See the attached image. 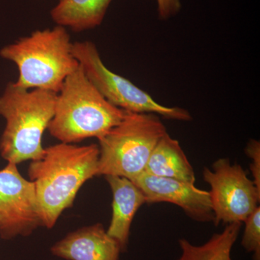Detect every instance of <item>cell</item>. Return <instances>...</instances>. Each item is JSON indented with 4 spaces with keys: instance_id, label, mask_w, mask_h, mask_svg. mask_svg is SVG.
Instances as JSON below:
<instances>
[{
    "instance_id": "e0dca14e",
    "label": "cell",
    "mask_w": 260,
    "mask_h": 260,
    "mask_svg": "<svg viewBox=\"0 0 260 260\" xmlns=\"http://www.w3.org/2000/svg\"><path fill=\"white\" fill-rule=\"evenodd\" d=\"M159 18L168 20L181 10V0H156Z\"/></svg>"
},
{
    "instance_id": "6da1fadb",
    "label": "cell",
    "mask_w": 260,
    "mask_h": 260,
    "mask_svg": "<svg viewBox=\"0 0 260 260\" xmlns=\"http://www.w3.org/2000/svg\"><path fill=\"white\" fill-rule=\"evenodd\" d=\"M99 159V145L61 143L45 148L42 158L31 160L28 176L35 185L44 226L54 227L84 183L98 175Z\"/></svg>"
},
{
    "instance_id": "2e32d148",
    "label": "cell",
    "mask_w": 260,
    "mask_h": 260,
    "mask_svg": "<svg viewBox=\"0 0 260 260\" xmlns=\"http://www.w3.org/2000/svg\"><path fill=\"white\" fill-rule=\"evenodd\" d=\"M245 152L251 159L250 171L256 187L260 191V143L258 140L251 139L246 145Z\"/></svg>"
},
{
    "instance_id": "7c38bea8",
    "label": "cell",
    "mask_w": 260,
    "mask_h": 260,
    "mask_svg": "<svg viewBox=\"0 0 260 260\" xmlns=\"http://www.w3.org/2000/svg\"><path fill=\"white\" fill-rule=\"evenodd\" d=\"M157 177L173 178L194 184V169L178 140L168 133L153 149L145 172Z\"/></svg>"
},
{
    "instance_id": "5b68a950",
    "label": "cell",
    "mask_w": 260,
    "mask_h": 260,
    "mask_svg": "<svg viewBox=\"0 0 260 260\" xmlns=\"http://www.w3.org/2000/svg\"><path fill=\"white\" fill-rule=\"evenodd\" d=\"M167 133L157 114L126 112L121 122L99 140L98 175L134 180L145 172L153 149Z\"/></svg>"
},
{
    "instance_id": "9a60e30c",
    "label": "cell",
    "mask_w": 260,
    "mask_h": 260,
    "mask_svg": "<svg viewBox=\"0 0 260 260\" xmlns=\"http://www.w3.org/2000/svg\"><path fill=\"white\" fill-rule=\"evenodd\" d=\"M242 244L248 252L254 253L253 259L260 260V208L258 206L248 216Z\"/></svg>"
},
{
    "instance_id": "7a4b0ae2",
    "label": "cell",
    "mask_w": 260,
    "mask_h": 260,
    "mask_svg": "<svg viewBox=\"0 0 260 260\" xmlns=\"http://www.w3.org/2000/svg\"><path fill=\"white\" fill-rule=\"evenodd\" d=\"M125 113L103 96L79 65L57 93L54 116L47 129L61 143L100 140L121 122Z\"/></svg>"
},
{
    "instance_id": "ba28073f",
    "label": "cell",
    "mask_w": 260,
    "mask_h": 260,
    "mask_svg": "<svg viewBox=\"0 0 260 260\" xmlns=\"http://www.w3.org/2000/svg\"><path fill=\"white\" fill-rule=\"evenodd\" d=\"M44 226L34 183L22 177L17 164L0 171V237H28Z\"/></svg>"
},
{
    "instance_id": "8fae6325",
    "label": "cell",
    "mask_w": 260,
    "mask_h": 260,
    "mask_svg": "<svg viewBox=\"0 0 260 260\" xmlns=\"http://www.w3.org/2000/svg\"><path fill=\"white\" fill-rule=\"evenodd\" d=\"M105 177L113 194L112 220L107 232L124 251L129 241L133 218L146 200L142 191L129 179L113 175Z\"/></svg>"
},
{
    "instance_id": "4fadbf2b",
    "label": "cell",
    "mask_w": 260,
    "mask_h": 260,
    "mask_svg": "<svg viewBox=\"0 0 260 260\" xmlns=\"http://www.w3.org/2000/svg\"><path fill=\"white\" fill-rule=\"evenodd\" d=\"M112 0H59L51 17L58 25L81 32L96 28L104 20Z\"/></svg>"
},
{
    "instance_id": "277c9868",
    "label": "cell",
    "mask_w": 260,
    "mask_h": 260,
    "mask_svg": "<svg viewBox=\"0 0 260 260\" xmlns=\"http://www.w3.org/2000/svg\"><path fill=\"white\" fill-rule=\"evenodd\" d=\"M72 48L68 30L57 25L36 30L5 46L0 50V56L18 67V79L15 83L18 86L58 93L65 79L80 65Z\"/></svg>"
},
{
    "instance_id": "5bb4252c",
    "label": "cell",
    "mask_w": 260,
    "mask_h": 260,
    "mask_svg": "<svg viewBox=\"0 0 260 260\" xmlns=\"http://www.w3.org/2000/svg\"><path fill=\"white\" fill-rule=\"evenodd\" d=\"M242 224H227L223 232L214 234L203 245H193L186 239H181L179 242L181 254L178 260H232L231 253Z\"/></svg>"
},
{
    "instance_id": "8992f818",
    "label": "cell",
    "mask_w": 260,
    "mask_h": 260,
    "mask_svg": "<svg viewBox=\"0 0 260 260\" xmlns=\"http://www.w3.org/2000/svg\"><path fill=\"white\" fill-rule=\"evenodd\" d=\"M72 49L88 79L112 105L126 112L155 114L172 120H191L190 113L186 109L158 104L130 80L108 69L93 42L73 43Z\"/></svg>"
},
{
    "instance_id": "9c48e42d",
    "label": "cell",
    "mask_w": 260,
    "mask_h": 260,
    "mask_svg": "<svg viewBox=\"0 0 260 260\" xmlns=\"http://www.w3.org/2000/svg\"><path fill=\"white\" fill-rule=\"evenodd\" d=\"M144 194L146 203H172L199 222L214 221L209 191L202 190L194 184L142 173L132 181Z\"/></svg>"
},
{
    "instance_id": "30bf717a",
    "label": "cell",
    "mask_w": 260,
    "mask_h": 260,
    "mask_svg": "<svg viewBox=\"0 0 260 260\" xmlns=\"http://www.w3.org/2000/svg\"><path fill=\"white\" fill-rule=\"evenodd\" d=\"M51 251L67 260H119L121 249L102 224L96 223L70 233Z\"/></svg>"
},
{
    "instance_id": "3957f363",
    "label": "cell",
    "mask_w": 260,
    "mask_h": 260,
    "mask_svg": "<svg viewBox=\"0 0 260 260\" xmlns=\"http://www.w3.org/2000/svg\"><path fill=\"white\" fill-rule=\"evenodd\" d=\"M57 93L42 89L7 85L0 96V116L6 125L0 138V154L8 162L18 165L42 158L44 132L54 114Z\"/></svg>"
},
{
    "instance_id": "52a82bcc",
    "label": "cell",
    "mask_w": 260,
    "mask_h": 260,
    "mask_svg": "<svg viewBox=\"0 0 260 260\" xmlns=\"http://www.w3.org/2000/svg\"><path fill=\"white\" fill-rule=\"evenodd\" d=\"M203 178L210 186L214 223H244L257 208L260 191L240 165H232L228 158L218 159L213 169L204 168Z\"/></svg>"
}]
</instances>
